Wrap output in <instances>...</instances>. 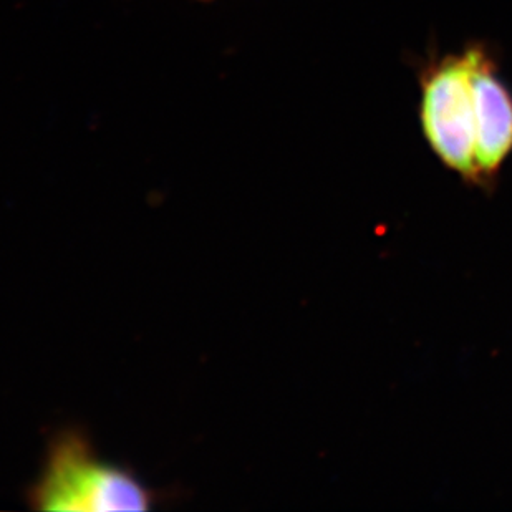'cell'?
Listing matches in <instances>:
<instances>
[{
  "label": "cell",
  "mask_w": 512,
  "mask_h": 512,
  "mask_svg": "<svg viewBox=\"0 0 512 512\" xmlns=\"http://www.w3.org/2000/svg\"><path fill=\"white\" fill-rule=\"evenodd\" d=\"M156 498L133 471L98 455L92 438L75 426L52 436L39 478L27 491L30 508L55 512L148 511Z\"/></svg>",
  "instance_id": "obj_1"
},
{
  "label": "cell",
  "mask_w": 512,
  "mask_h": 512,
  "mask_svg": "<svg viewBox=\"0 0 512 512\" xmlns=\"http://www.w3.org/2000/svg\"><path fill=\"white\" fill-rule=\"evenodd\" d=\"M479 49L441 62L426 77L421 123L426 141L441 163L466 183L478 186L476 103L473 70Z\"/></svg>",
  "instance_id": "obj_2"
},
{
  "label": "cell",
  "mask_w": 512,
  "mask_h": 512,
  "mask_svg": "<svg viewBox=\"0 0 512 512\" xmlns=\"http://www.w3.org/2000/svg\"><path fill=\"white\" fill-rule=\"evenodd\" d=\"M478 186L494 183L512 153V98L479 50L473 70Z\"/></svg>",
  "instance_id": "obj_3"
}]
</instances>
